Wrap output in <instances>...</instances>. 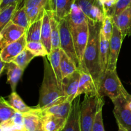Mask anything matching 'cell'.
Returning <instances> with one entry per match:
<instances>
[{"instance_id": "6da1fadb", "label": "cell", "mask_w": 131, "mask_h": 131, "mask_svg": "<svg viewBox=\"0 0 131 131\" xmlns=\"http://www.w3.org/2000/svg\"><path fill=\"white\" fill-rule=\"evenodd\" d=\"M88 23L89 27L88 42L79 69L88 72L92 75L97 86L102 75L99 54V37L102 23L90 21Z\"/></svg>"}, {"instance_id": "7a4b0ae2", "label": "cell", "mask_w": 131, "mask_h": 131, "mask_svg": "<svg viewBox=\"0 0 131 131\" xmlns=\"http://www.w3.org/2000/svg\"><path fill=\"white\" fill-rule=\"evenodd\" d=\"M43 64L44 73L40 89L39 102L35 107L41 110L67 101L62 88L58 84L54 72L47 59H43Z\"/></svg>"}, {"instance_id": "3957f363", "label": "cell", "mask_w": 131, "mask_h": 131, "mask_svg": "<svg viewBox=\"0 0 131 131\" xmlns=\"http://www.w3.org/2000/svg\"><path fill=\"white\" fill-rule=\"evenodd\" d=\"M97 88L100 95L102 97L107 96L111 101L127 92L118 75L116 70L107 69L106 72L102 73Z\"/></svg>"}, {"instance_id": "277c9868", "label": "cell", "mask_w": 131, "mask_h": 131, "mask_svg": "<svg viewBox=\"0 0 131 131\" xmlns=\"http://www.w3.org/2000/svg\"><path fill=\"white\" fill-rule=\"evenodd\" d=\"M104 101L103 97L97 95H85L81 103V131H92L93 122L100 103Z\"/></svg>"}, {"instance_id": "5b68a950", "label": "cell", "mask_w": 131, "mask_h": 131, "mask_svg": "<svg viewBox=\"0 0 131 131\" xmlns=\"http://www.w3.org/2000/svg\"><path fill=\"white\" fill-rule=\"evenodd\" d=\"M59 30H60V47L74 61L78 69H79L81 67V64L78 58L74 47V41L70 30L69 15L59 21Z\"/></svg>"}, {"instance_id": "8992f818", "label": "cell", "mask_w": 131, "mask_h": 131, "mask_svg": "<svg viewBox=\"0 0 131 131\" xmlns=\"http://www.w3.org/2000/svg\"><path fill=\"white\" fill-rule=\"evenodd\" d=\"M70 30L72 35L75 52L81 66L83 56L89 37L88 23L86 22L84 24L78 26L70 25Z\"/></svg>"}, {"instance_id": "52a82bcc", "label": "cell", "mask_w": 131, "mask_h": 131, "mask_svg": "<svg viewBox=\"0 0 131 131\" xmlns=\"http://www.w3.org/2000/svg\"><path fill=\"white\" fill-rule=\"evenodd\" d=\"M114 104L113 114L118 124L124 127L128 131H131V110L124 95L112 100Z\"/></svg>"}, {"instance_id": "ba28073f", "label": "cell", "mask_w": 131, "mask_h": 131, "mask_svg": "<svg viewBox=\"0 0 131 131\" xmlns=\"http://www.w3.org/2000/svg\"><path fill=\"white\" fill-rule=\"evenodd\" d=\"M123 40H124V38H123L121 31L113 22L112 35H111L110 42V56H109L108 65H107V69L108 70H116L118 58L119 53H120Z\"/></svg>"}, {"instance_id": "9c48e42d", "label": "cell", "mask_w": 131, "mask_h": 131, "mask_svg": "<svg viewBox=\"0 0 131 131\" xmlns=\"http://www.w3.org/2000/svg\"><path fill=\"white\" fill-rule=\"evenodd\" d=\"M27 40L26 33L19 39L10 43L1 49L0 57L6 63L12 62L17 55L26 48Z\"/></svg>"}, {"instance_id": "30bf717a", "label": "cell", "mask_w": 131, "mask_h": 131, "mask_svg": "<svg viewBox=\"0 0 131 131\" xmlns=\"http://www.w3.org/2000/svg\"><path fill=\"white\" fill-rule=\"evenodd\" d=\"M80 79V70L77 69L74 73L63 78L62 81V89L67 101L72 102L76 97Z\"/></svg>"}, {"instance_id": "8fae6325", "label": "cell", "mask_w": 131, "mask_h": 131, "mask_svg": "<svg viewBox=\"0 0 131 131\" xmlns=\"http://www.w3.org/2000/svg\"><path fill=\"white\" fill-rule=\"evenodd\" d=\"M80 95L72 101V107L65 126L61 131H81L80 126Z\"/></svg>"}, {"instance_id": "7c38bea8", "label": "cell", "mask_w": 131, "mask_h": 131, "mask_svg": "<svg viewBox=\"0 0 131 131\" xmlns=\"http://www.w3.org/2000/svg\"><path fill=\"white\" fill-rule=\"evenodd\" d=\"M80 79L76 97L82 94L97 95L98 89L92 75L86 71L80 70Z\"/></svg>"}, {"instance_id": "4fadbf2b", "label": "cell", "mask_w": 131, "mask_h": 131, "mask_svg": "<svg viewBox=\"0 0 131 131\" xmlns=\"http://www.w3.org/2000/svg\"><path fill=\"white\" fill-rule=\"evenodd\" d=\"M26 131H36L42 127V110L33 107L31 111L23 113Z\"/></svg>"}, {"instance_id": "5bb4252c", "label": "cell", "mask_w": 131, "mask_h": 131, "mask_svg": "<svg viewBox=\"0 0 131 131\" xmlns=\"http://www.w3.org/2000/svg\"><path fill=\"white\" fill-rule=\"evenodd\" d=\"M114 23L119 28L123 38L131 34V4L125 10L113 17Z\"/></svg>"}, {"instance_id": "9a60e30c", "label": "cell", "mask_w": 131, "mask_h": 131, "mask_svg": "<svg viewBox=\"0 0 131 131\" xmlns=\"http://www.w3.org/2000/svg\"><path fill=\"white\" fill-rule=\"evenodd\" d=\"M74 3L75 0H50L49 6L54 12L55 18L60 21L70 14Z\"/></svg>"}, {"instance_id": "2e32d148", "label": "cell", "mask_w": 131, "mask_h": 131, "mask_svg": "<svg viewBox=\"0 0 131 131\" xmlns=\"http://www.w3.org/2000/svg\"><path fill=\"white\" fill-rule=\"evenodd\" d=\"M26 32V29L14 24L10 20L1 31L6 46L17 40Z\"/></svg>"}, {"instance_id": "e0dca14e", "label": "cell", "mask_w": 131, "mask_h": 131, "mask_svg": "<svg viewBox=\"0 0 131 131\" xmlns=\"http://www.w3.org/2000/svg\"><path fill=\"white\" fill-rule=\"evenodd\" d=\"M51 14V10L45 9L42 17L40 39V42L43 43L49 54L51 52V26L50 21Z\"/></svg>"}, {"instance_id": "ac0fdd59", "label": "cell", "mask_w": 131, "mask_h": 131, "mask_svg": "<svg viewBox=\"0 0 131 131\" xmlns=\"http://www.w3.org/2000/svg\"><path fill=\"white\" fill-rule=\"evenodd\" d=\"M67 120L52 115H43L42 129L43 131H61L66 124Z\"/></svg>"}, {"instance_id": "d6986e66", "label": "cell", "mask_w": 131, "mask_h": 131, "mask_svg": "<svg viewBox=\"0 0 131 131\" xmlns=\"http://www.w3.org/2000/svg\"><path fill=\"white\" fill-rule=\"evenodd\" d=\"M72 102L65 101L42 110V115H52L58 117L67 119L70 113Z\"/></svg>"}, {"instance_id": "ffe728a7", "label": "cell", "mask_w": 131, "mask_h": 131, "mask_svg": "<svg viewBox=\"0 0 131 131\" xmlns=\"http://www.w3.org/2000/svg\"><path fill=\"white\" fill-rule=\"evenodd\" d=\"M7 83L10 84L12 92H15L17 85L23 75L24 70L13 62L6 63Z\"/></svg>"}, {"instance_id": "44dd1931", "label": "cell", "mask_w": 131, "mask_h": 131, "mask_svg": "<svg viewBox=\"0 0 131 131\" xmlns=\"http://www.w3.org/2000/svg\"><path fill=\"white\" fill-rule=\"evenodd\" d=\"M47 59L49 61L50 64L52 66L54 74L56 75L58 83L60 86L62 88V74H61V65H60V60H61V47L52 50L51 52L47 56Z\"/></svg>"}, {"instance_id": "7402d4cb", "label": "cell", "mask_w": 131, "mask_h": 131, "mask_svg": "<svg viewBox=\"0 0 131 131\" xmlns=\"http://www.w3.org/2000/svg\"><path fill=\"white\" fill-rule=\"evenodd\" d=\"M102 27V26H101ZM110 41L107 40L101 29L99 37V54L102 74L106 71L110 56Z\"/></svg>"}, {"instance_id": "603a6c76", "label": "cell", "mask_w": 131, "mask_h": 131, "mask_svg": "<svg viewBox=\"0 0 131 131\" xmlns=\"http://www.w3.org/2000/svg\"><path fill=\"white\" fill-rule=\"evenodd\" d=\"M42 18L35 20L34 23L29 24L26 29L27 42H40L41 39V32H42Z\"/></svg>"}, {"instance_id": "cb8c5ba5", "label": "cell", "mask_w": 131, "mask_h": 131, "mask_svg": "<svg viewBox=\"0 0 131 131\" xmlns=\"http://www.w3.org/2000/svg\"><path fill=\"white\" fill-rule=\"evenodd\" d=\"M60 65H61L63 79L74 73L77 69H78L74 61L68 56V55L61 49Z\"/></svg>"}, {"instance_id": "d4e9b609", "label": "cell", "mask_w": 131, "mask_h": 131, "mask_svg": "<svg viewBox=\"0 0 131 131\" xmlns=\"http://www.w3.org/2000/svg\"><path fill=\"white\" fill-rule=\"evenodd\" d=\"M69 16V22L72 26H78L88 22V19L83 10L77 4L74 3L71 7Z\"/></svg>"}, {"instance_id": "484cf974", "label": "cell", "mask_w": 131, "mask_h": 131, "mask_svg": "<svg viewBox=\"0 0 131 131\" xmlns=\"http://www.w3.org/2000/svg\"><path fill=\"white\" fill-rule=\"evenodd\" d=\"M51 51L60 47V30H59V21L55 18L54 12L51 10Z\"/></svg>"}, {"instance_id": "4316f807", "label": "cell", "mask_w": 131, "mask_h": 131, "mask_svg": "<svg viewBox=\"0 0 131 131\" xmlns=\"http://www.w3.org/2000/svg\"><path fill=\"white\" fill-rule=\"evenodd\" d=\"M8 103L10 106L15 109L17 112L24 113L31 111L33 107H30L27 106L23 101L20 96L15 92H12L8 96Z\"/></svg>"}, {"instance_id": "83f0119b", "label": "cell", "mask_w": 131, "mask_h": 131, "mask_svg": "<svg viewBox=\"0 0 131 131\" xmlns=\"http://www.w3.org/2000/svg\"><path fill=\"white\" fill-rule=\"evenodd\" d=\"M16 112L8 101L0 97V124L12 118Z\"/></svg>"}, {"instance_id": "f1b7e54d", "label": "cell", "mask_w": 131, "mask_h": 131, "mask_svg": "<svg viewBox=\"0 0 131 131\" xmlns=\"http://www.w3.org/2000/svg\"><path fill=\"white\" fill-rule=\"evenodd\" d=\"M11 21L17 25L28 29L29 26V20L24 6L15 10L12 17Z\"/></svg>"}, {"instance_id": "f546056e", "label": "cell", "mask_w": 131, "mask_h": 131, "mask_svg": "<svg viewBox=\"0 0 131 131\" xmlns=\"http://www.w3.org/2000/svg\"><path fill=\"white\" fill-rule=\"evenodd\" d=\"M18 3L12 4L0 12V32L11 20L14 12L17 8Z\"/></svg>"}, {"instance_id": "4dcf8cb0", "label": "cell", "mask_w": 131, "mask_h": 131, "mask_svg": "<svg viewBox=\"0 0 131 131\" xmlns=\"http://www.w3.org/2000/svg\"><path fill=\"white\" fill-rule=\"evenodd\" d=\"M35 57V56L34 54H33L29 50L25 48L19 55H17L13 60L12 62L14 63L17 65H18L19 67L24 70L28 65V64L31 62V61Z\"/></svg>"}, {"instance_id": "1f68e13d", "label": "cell", "mask_w": 131, "mask_h": 131, "mask_svg": "<svg viewBox=\"0 0 131 131\" xmlns=\"http://www.w3.org/2000/svg\"><path fill=\"white\" fill-rule=\"evenodd\" d=\"M26 49L29 50L35 56H42L45 57L49 54L46 47L43 43L40 42H27Z\"/></svg>"}, {"instance_id": "d6a6232c", "label": "cell", "mask_w": 131, "mask_h": 131, "mask_svg": "<svg viewBox=\"0 0 131 131\" xmlns=\"http://www.w3.org/2000/svg\"><path fill=\"white\" fill-rule=\"evenodd\" d=\"M105 15L102 11V8L99 5L98 1L96 4L93 5L90 12V17L88 19V21L93 23H102L104 19Z\"/></svg>"}, {"instance_id": "836d02e7", "label": "cell", "mask_w": 131, "mask_h": 131, "mask_svg": "<svg viewBox=\"0 0 131 131\" xmlns=\"http://www.w3.org/2000/svg\"><path fill=\"white\" fill-rule=\"evenodd\" d=\"M25 8L29 20V24H31L35 20L43 17V12L46 8L41 6H33Z\"/></svg>"}, {"instance_id": "e575fe53", "label": "cell", "mask_w": 131, "mask_h": 131, "mask_svg": "<svg viewBox=\"0 0 131 131\" xmlns=\"http://www.w3.org/2000/svg\"><path fill=\"white\" fill-rule=\"evenodd\" d=\"M113 28V17L110 15H106L102 23V33L107 40L110 41L111 40V35H112Z\"/></svg>"}, {"instance_id": "d590c367", "label": "cell", "mask_w": 131, "mask_h": 131, "mask_svg": "<svg viewBox=\"0 0 131 131\" xmlns=\"http://www.w3.org/2000/svg\"><path fill=\"white\" fill-rule=\"evenodd\" d=\"M104 105V101H102L100 103L98 110L96 113L92 131H104L103 118H102V107Z\"/></svg>"}, {"instance_id": "8d00e7d4", "label": "cell", "mask_w": 131, "mask_h": 131, "mask_svg": "<svg viewBox=\"0 0 131 131\" xmlns=\"http://www.w3.org/2000/svg\"><path fill=\"white\" fill-rule=\"evenodd\" d=\"M99 5L102 9L104 15L113 17L116 0H97Z\"/></svg>"}, {"instance_id": "74e56055", "label": "cell", "mask_w": 131, "mask_h": 131, "mask_svg": "<svg viewBox=\"0 0 131 131\" xmlns=\"http://www.w3.org/2000/svg\"><path fill=\"white\" fill-rule=\"evenodd\" d=\"M97 3V0H75L74 3L77 4L81 8L84 14L86 16L87 19L90 17V12L91 8Z\"/></svg>"}, {"instance_id": "f35d334b", "label": "cell", "mask_w": 131, "mask_h": 131, "mask_svg": "<svg viewBox=\"0 0 131 131\" xmlns=\"http://www.w3.org/2000/svg\"><path fill=\"white\" fill-rule=\"evenodd\" d=\"M131 4V0H116L113 16L117 15L125 10Z\"/></svg>"}, {"instance_id": "ab89813d", "label": "cell", "mask_w": 131, "mask_h": 131, "mask_svg": "<svg viewBox=\"0 0 131 131\" xmlns=\"http://www.w3.org/2000/svg\"><path fill=\"white\" fill-rule=\"evenodd\" d=\"M50 0H27L24 7L29 8L33 6H41L46 8L47 5L49 6Z\"/></svg>"}, {"instance_id": "60d3db41", "label": "cell", "mask_w": 131, "mask_h": 131, "mask_svg": "<svg viewBox=\"0 0 131 131\" xmlns=\"http://www.w3.org/2000/svg\"><path fill=\"white\" fill-rule=\"evenodd\" d=\"M13 124L15 125H24V120H23V113L17 111L15 115L10 118Z\"/></svg>"}, {"instance_id": "b9f144b4", "label": "cell", "mask_w": 131, "mask_h": 131, "mask_svg": "<svg viewBox=\"0 0 131 131\" xmlns=\"http://www.w3.org/2000/svg\"><path fill=\"white\" fill-rule=\"evenodd\" d=\"M19 0H3L1 3V5H0V12L2 11L3 9H5V8L7 7L9 5H12V4L16 3L19 2Z\"/></svg>"}, {"instance_id": "7bdbcfd3", "label": "cell", "mask_w": 131, "mask_h": 131, "mask_svg": "<svg viewBox=\"0 0 131 131\" xmlns=\"http://www.w3.org/2000/svg\"><path fill=\"white\" fill-rule=\"evenodd\" d=\"M11 131H26L24 125H15L12 126Z\"/></svg>"}, {"instance_id": "ee69618b", "label": "cell", "mask_w": 131, "mask_h": 131, "mask_svg": "<svg viewBox=\"0 0 131 131\" xmlns=\"http://www.w3.org/2000/svg\"><path fill=\"white\" fill-rule=\"evenodd\" d=\"M124 95V97H125V99H126L127 102L128 106H129V108L131 110V95L129 93H128V92L125 93Z\"/></svg>"}, {"instance_id": "f6af8a7d", "label": "cell", "mask_w": 131, "mask_h": 131, "mask_svg": "<svg viewBox=\"0 0 131 131\" xmlns=\"http://www.w3.org/2000/svg\"><path fill=\"white\" fill-rule=\"evenodd\" d=\"M6 65V63L4 62V61L1 60V57H0V75L2 74L3 71L4 70V69L5 68Z\"/></svg>"}, {"instance_id": "bcb514c9", "label": "cell", "mask_w": 131, "mask_h": 131, "mask_svg": "<svg viewBox=\"0 0 131 131\" xmlns=\"http://www.w3.org/2000/svg\"><path fill=\"white\" fill-rule=\"evenodd\" d=\"M6 46L5 43V41H4L3 39V37L1 35V32H0V49H2L3 47H5Z\"/></svg>"}, {"instance_id": "7dc6e473", "label": "cell", "mask_w": 131, "mask_h": 131, "mask_svg": "<svg viewBox=\"0 0 131 131\" xmlns=\"http://www.w3.org/2000/svg\"><path fill=\"white\" fill-rule=\"evenodd\" d=\"M26 1H27V0H19V2H18L17 8V9L20 8H22V7H24Z\"/></svg>"}, {"instance_id": "c3c4849f", "label": "cell", "mask_w": 131, "mask_h": 131, "mask_svg": "<svg viewBox=\"0 0 131 131\" xmlns=\"http://www.w3.org/2000/svg\"><path fill=\"white\" fill-rule=\"evenodd\" d=\"M118 131H128L126 129H125L124 127L122 126L120 124H118Z\"/></svg>"}, {"instance_id": "681fc988", "label": "cell", "mask_w": 131, "mask_h": 131, "mask_svg": "<svg viewBox=\"0 0 131 131\" xmlns=\"http://www.w3.org/2000/svg\"><path fill=\"white\" fill-rule=\"evenodd\" d=\"M36 131H43V129H42V127H40V128H39V129H37V130Z\"/></svg>"}, {"instance_id": "f907efd6", "label": "cell", "mask_w": 131, "mask_h": 131, "mask_svg": "<svg viewBox=\"0 0 131 131\" xmlns=\"http://www.w3.org/2000/svg\"><path fill=\"white\" fill-rule=\"evenodd\" d=\"M3 1V0H0V5H1V3H2Z\"/></svg>"}, {"instance_id": "816d5d0a", "label": "cell", "mask_w": 131, "mask_h": 131, "mask_svg": "<svg viewBox=\"0 0 131 131\" xmlns=\"http://www.w3.org/2000/svg\"><path fill=\"white\" fill-rule=\"evenodd\" d=\"M0 131H3V130H2V128H1V125H0Z\"/></svg>"}, {"instance_id": "f5cc1de1", "label": "cell", "mask_w": 131, "mask_h": 131, "mask_svg": "<svg viewBox=\"0 0 131 131\" xmlns=\"http://www.w3.org/2000/svg\"><path fill=\"white\" fill-rule=\"evenodd\" d=\"M0 76H1V75H0Z\"/></svg>"}]
</instances>
